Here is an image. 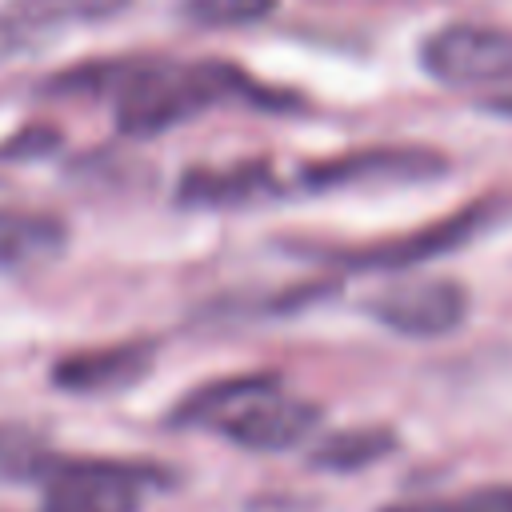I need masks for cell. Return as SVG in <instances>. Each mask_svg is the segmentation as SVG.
<instances>
[{
	"label": "cell",
	"instance_id": "obj_1",
	"mask_svg": "<svg viewBox=\"0 0 512 512\" xmlns=\"http://www.w3.org/2000/svg\"><path fill=\"white\" fill-rule=\"evenodd\" d=\"M236 92H252V84L228 60L140 64L128 88L116 96V124L128 136H160Z\"/></svg>",
	"mask_w": 512,
	"mask_h": 512
},
{
	"label": "cell",
	"instance_id": "obj_2",
	"mask_svg": "<svg viewBox=\"0 0 512 512\" xmlns=\"http://www.w3.org/2000/svg\"><path fill=\"white\" fill-rule=\"evenodd\" d=\"M164 476L152 464L128 460H60L44 456L36 484L44 488V512H136L144 492Z\"/></svg>",
	"mask_w": 512,
	"mask_h": 512
},
{
	"label": "cell",
	"instance_id": "obj_3",
	"mask_svg": "<svg viewBox=\"0 0 512 512\" xmlns=\"http://www.w3.org/2000/svg\"><path fill=\"white\" fill-rule=\"evenodd\" d=\"M424 72L456 88L512 84V32L488 24H444L420 48Z\"/></svg>",
	"mask_w": 512,
	"mask_h": 512
},
{
	"label": "cell",
	"instance_id": "obj_4",
	"mask_svg": "<svg viewBox=\"0 0 512 512\" xmlns=\"http://www.w3.org/2000/svg\"><path fill=\"white\" fill-rule=\"evenodd\" d=\"M440 172H448V160L432 148L376 144L304 168V184L316 192H332V188H368V184H412V180H432Z\"/></svg>",
	"mask_w": 512,
	"mask_h": 512
},
{
	"label": "cell",
	"instance_id": "obj_5",
	"mask_svg": "<svg viewBox=\"0 0 512 512\" xmlns=\"http://www.w3.org/2000/svg\"><path fill=\"white\" fill-rule=\"evenodd\" d=\"M368 312L400 336L432 340V336H448L464 324L468 292L456 280H404V284H392L380 296H372Z\"/></svg>",
	"mask_w": 512,
	"mask_h": 512
},
{
	"label": "cell",
	"instance_id": "obj_6",
	"mask_svg": "<svg viewBox=\"0 0 512 512\" xmlns=\"http://www.w3.org/2000/svg\"><path fill=\"white\" fill-rule=\"evenodd\" d=\"M320 424V408L312 400H300V396H284L280 384L264 388L260 396H252L232 420H224V436L244 444V448H256V452H280V448H292L300 444L312 428Z\"/></svg>",
	"mask_w": 512,
	"mask_h": 512
},
{
	"label": "cell",
	"instance_id": "obj_7",
	"mask_svg": "<svg viewBox=\"0 0 512 512\" xmlns=\"http://www.w3.org/2000/svg\"><path fill=\"white\" fill-rule=\"evenodd\" d=\"M120 8L128 0H8L0 8V60L40 48L68 24L108 20Z\"/></svg>",
	"mask_w": 512,
	"mask_h": 512
},
{
	"label": "cell",
	"instance_id": "obj_8",
	"mask_svg": "<svg viewBox=\"0 0 512 512\" xmlns=\"http://www.w3.org/2000/svg\"><path fill=\"white\" fill-rule=\"evenodd\" d=\"M480 224H484V208H464V212L432 220L416 232H404V236H392V240H380V244H368V248H348L344 264L348 268H368V272H376V268H384V272L412 268L420 260H432V256H444V252L460 248Z\"/></svg>",
	"mask_w": 512,
	"mask_h": 512
},
{
	"label": "cell",
	"instance_id": "obj_9",
	"mask_svg": "<svg viewBox=\"0 0 512 512\" xmlns=\"http://www.w3.org/2000/svg\"><path fill=\"white\" fill-rule=\"evenodd\" d=\"M156 344L148 340H128V344H108V348H88L56 360L52 384L76 396H104L132 388L148 368H152Z\"/></svg>",
	"mask_w": 512,
	"mask_h": 512
},
{
	"label": "cell",
	"instance_id": "obj_10",
	"mask_svg": "<svg viewBox=\"0 0 512 512\" xmlns=\"http://www.w3.org/2000/svg\"><path fill=\"white\" fill-rule=\"evenodd\" d=\"M280 384L272 372H248V376H228V380H212L196 392H188L176 412L172 424L180 428H224V420H232L252 396H260L264 388Z\"/></svg>",
	"mask_w": 512,
	"mask_h": 512
},
{
	"label": "cell",
	"instance_id": "obj_11",
	"mask_svg": "<svg viewBox=\"0 0 512 512\" xmlns=\"http://www.w3.org/2000/svg\"><path fill=\"white\" fill-rule=\"evenodd\" d=\"M268 164H236V168H192L184 172L176 196L180 204L196 208H224V204H248L264 192H272Z\"/></svg>",
	"mask_w": 512,
	"mask_h": 512
},
{
	"label": "cell",
	"instance_id": "obj_12",
	"mask_svg": "<svg viewBox=\"0 0 512 512\" xmlns=\"http://www.w3.org/2000/svg\"><path fill=\"white\" fill-rule=\"evenodd\" d=\"M68 244V228L60 216L0 208V268H20L56 256Z\"/></svg>",
	"mask_w": 512,
	"mask_h": 512
},
{
	"label": "cell",
	"instance_id": "obj_13",
	"mask_svg": "<svg viewBox=\"0 0 512 512\" xmlns=\"http://www.w3.org/2000/svg\"><path fill=\"white\" fill-rule=\"evenodd\" d=\"M396 448L392 428H348L328 436L324 444H316L312 464L328 468V472H352V468H368L372 460L388 456Z\"/></svg>",
	"mask_w": 512,
	"mask_h": 512
},
{
	"label": "cell",
	"instance_id": "obj_14",
	"mask_svg": "<svg viewBox=\"0 0 512 512\" xmlns=\"http://www.w3.org/2000/svg\"><path fill=\"white\" fill-rule=\"evenodd\" d=\"M140 60H88L80 68H68L44 84L52 96H120L128 80L136 76Z\"/></svg>",
	"mask_w": 512,
	"mask_h": 512
},
{
	"label": "cell",
	"instance_id": "obj_15",
	"mask_svg": "<svg viewBox=\"0 0 512 512\" xmlns=\"http://www.w3.org/2000/svg\"><path fill=\"white\" fill-rule=\"evenodd\" d=\"M276 0H184V16L204 28H244L272 16Z\"/></svg>",
	"mask_w": 512,
	"mask_h": 512
},
{
	"label": "cell",
	"instance_id": "obj_16",
	"mask_svg": "<svg viewBox=\"0 0 512 512\" xmlns=\"http://www.w3.org/2000/svg\"><path fill=\"white\" fill-rule=\"evenodd\" d=\"M44 456V444L28 428L0 424V480H36Z\"/></svg>",
	"mask_w": 512,
	"mask_h": 512
},
{
	"label": "cell",
	"instance_id": "obj_17",
	"mask_svg": "<svg viewBox=\"0 0 512 512\" xmlns=\"http://www.w3.org/2000/svg\"><path fill=\"white\" fill-rule=\"evenodd\" d=\"M56 144H60V132H56L52 124H28V128H20L12 140L0 144V156H4V160H36V156L52 152Z\"/></svg>",
	"mask_w": 512,
	"mask_h": 512
},
{
	"label": "cell",
	"instance_id": "obj_18",
	"mask_svg": "<svg viewBox=\"0 0 512 512\" xmlns=\"http://www.w3.org/2000/svg\"><path fill=\"white\" fill-rule=\"evenodd\" d=\"M464 512H512V484H484L460 500Z\"/></svg>",
	"mask_w": 512,
	"mask_h": 512
},
{
	"label": "cell",
	"instance_id": "obj_19",
	"mask_svg": "<svg viewBox=\"0 0 512 512\" xmlns=\"http://www.w3.org/2000/svg\"><path fill=\"white\" fill-rule=\"evenodd\" d=\"M384 512H464L460 504H440V500H420V504H392Z\"/></svg>",
	"mask_w": 512,
	"mask_h": 512
},
{
	"label": "cell",
	"instance_id": "obj_20",
	"mask_svg": "<svg viewBox=\"0 0 512 512\" xmlns=\"http://www.w3.org/2000/svg\"><path fill=\"white\" fill-rule=\"evenodd\" d=\"M492 112H500V116H512V88H504V92H496V96H488L484 100Z\"/></svg>",
	"mask_w": 512,
	"mask_h": 512
}]
</instances>
